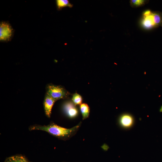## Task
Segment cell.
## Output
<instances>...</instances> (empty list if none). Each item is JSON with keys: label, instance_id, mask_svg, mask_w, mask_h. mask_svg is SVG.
<instances>
[{"label": "cell", "instance_id": "obj_1", "mask_svg": "<svg viewBox=\"0 0 162 162\" xmlns=\"http://www.w3.org/2000/svg\"><path fill=\"white\" fill-rule=\"evenodd\" d=\"M81 122L71 128H67L52 122L47 125L33 126L30 127L29 129L45 131L59 139L65 141L69 140L76 134L81 127Z\"/></svg>", "mask_w": 162, "mask_h": 162}, {"label": "cell", "instance_id": "obj_2", "mask_svg": "<svg viewBox=\"0 0 162 162\" xmlns=\"http://www.w3.org/2000/svg\"><path fill=\"white\" fill-rule=\"evenodd\" d=\"M142 27L150 30L162 25V13L149 10L144 11L140 22Z\"/></svg>", "mask_w": 162, "mask_h": 162}, {"label": "cell", "instance_id": "obj_3", "mask_svg": "<svg viewBox=\"0 0 162 162\" xmlns=\"http://www.w3.org/2000/svg\"><path fill=\"white\" fill-rule=\"evenodd\" d=\"M46 94L56 101L61 99L66 98L69 93L61 86L52 84L47 85L46 87Z\"/></svg>", "mask_w": 162, "mask_h": 162}, {"label": "cell", "instance_id": "obj_4", "mask_svg": "<svg viewBox=\"0 0 162 162\" xmlns=\"http://www.w3.org/2000/svg\"><path fill=\"white\" fill-rule=\"evenodd\" d=\"M14 33L13 29L8 22L2 21L0 24V40L8 42L12 39Z\"/></svg>", "mask_w": 162, "mask_h": 162}, {"label": "cell", "instance_id": "obj_5", "mask_svg": "<svg viewBox=\"0 0 162 162\" xmlns=\"http://www.w3.org/2000/svg\"><path fill=\"white\" fill-rule=\"evenodd\" d=\"M118 122L120 126L124 129H128L134 124V119L130 114L125 113L119 117Z\"/></svg>", "mask_w": 162, "mask_h": 162}, {"label": "cell", "instance_id": "obj_6", "mask_svg": "<svg viewBox=\"0 0 162 162\" xmlns=\"http://www.w3.org/2000/svg\"><path fill=\"white\" fill-rule=\"evenodd\" d=\"M63 108L66 115L70 118H75L78 115V110L76 105L72 101L66 102L64 104Z\"/></svg>", "mask_w": 162, "mask_h": 162}, {"label": "cell", "instance_id": "obj_7", "mask_svg": "<svg viewBox=\"0 0 162 162\" xmlns=\"http://www.w3.org/2000/svg\"><path fill=\"white\" fill-rule=\"evenodd\" d=\"M56 100L47 94L45 95L43 102L45 112L48 118L50 116L52 106Z\"/></svg>", "mask_w": 162, "mask_h": 162}, {"label": "cell", "instance_id": "obj_8", "mask_svg": "<svg viewBox=\"0 0 162 162\" xmlns=\"http://www.w3.org/2000/svg\"><path fill=\"white\" fill-rule=\"evenodd\" d=\"M80 110L82 116V120L86 119L89 117L90 109L88 105L85 103L80 105Z\"/></svg>", "mask_w": 162, "mask_h": 162}, {"label": "cell", "instance_id": "obj_9", "mask_svg": "<svg viewBox=\"0 0 162 162\" xmlns=\"http://www.w3.org/2000/svg\"><path fill=\"white\" fill-rule=\"evenodd\" d=\"M56 4L58 10H61L64 7H69L71 8L73 6V5L68 0H56Z\"/></svg>", "mask_w": 162, "mask_h": 162}, {"label": "cell", "instance_id": "obj_10", "mask_svg": "<svg viewBox=\"0 0 162 162\" xmlns=\"http://www.w3.org/2000/svg\"><path fill=\"white\" fill-rule=\"evenodd\" d=\"M72 102L76 106L80 105L82 102V98L81 96L79 94L75 93L74 94L72 98Z\"/></svg>", "mask_w": 162, "mask_h": 162}, {"label": "cell", "instance_id": "obj_11", "mask_svg": "<svg viewBox=\"0 0 162 162\" xmlns=\"http://www.w3.org/2000/svg\"><path fill=\"white\" fill-rule=\"evenodd\" d=\"M146 2V0H131L130 3L132 6L137 7L143 5Z\"/></svg>", "mask_w": 162, "mask_h": 162}, {"label": "cell", "instance_id": "obj_12", "mask_svg": "<svg viewBox=\"0 0 162 162\" xmlns=\"http://www.w3.org/2000/svg\"><path fill=\"white\" fill-rule=\"evenodd\" d=\"M16 162H28L26 159L22 156H15Z\"/></svg>", "mask_w": 162, "mask_h": 162}, {"label": "cell", "instance_id": "obj_13", "mask_svg": "<svg viewBox=\"0 0 162 162\" xmlns=\"http://www.w3.org/2000/svg\"><path fill=\"white\" fill-rule=\"evenodd\" d=\"M5 162H16L15 156L9 157L6 160Z\"/></svg>", "mask_w": 162, "mask_h": 162}]
</instances>
